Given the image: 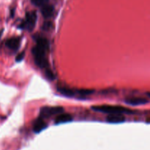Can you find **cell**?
<instances>
[{
	"instance_id": "15",
	"label": "cell",
	"mask_w": 150,
	"mask_h": 150,
	"mask_svg": "<svg viewBox=\"0 0 150 150\" xmlns=\"http://www.w3.org/2000/svg\"><path fill=\"white\" fill-rule=\"evenodd\" d=\"M45 75H46V76L50 80H54L55 79V75H54V74L53 73L52 71L48 69H47L45 70Z\"/></svg>"
},
{
	"instance_id": "11",
	"label": "cell",
	"mask_w": 150,
	"mask_h": 150,
	"mask_svg": "<svg viewBox=\"0 0 150 150\" xmlns=\"http://www.w3.org/2000/svg\"><path fill=\"white\" fill-rule=\"evenodd\" d=\"M37 46H38L39 47H40L41 49H42L43 50H45V51H48L49 49V42H48V40L45 38H42V37H38L37 38Z\"/></svg>"
},
{
	"instance_id": "19",
	"label": "cell",
	"mask_w": 150,
	"mask_h": 150,
	"mask_svg": "<svg viewBox=\"0 0 150 150\" xmlns=\"http://www.w3.org/2000/svg\"><path fill=\"white\" fill-rule=\"evenodd\" d=\"M147 94L148 96H149V98H150V92H147V94Z\"/></svg>"
},
{
	"instance_id": "17",
	"label": "cell",
	"mask_w": 150,
	"mask_h": 150,
	"mask_svg": "<svg viewBox=\"0 0 150 150\" xmlns=\"http://www.w3.org/2000/svg\"><path fill=\"white\" fill-rule=\"evenodd\" d=\"M51 21H47V22H45V23L43 24V26H42V29H50V28H51Z\"/></svg>"
},
{
	"instance_id": "7",
	"label": "cell",
	"mask_w": 150,
	"mask_h": 150,
	"mask_svg": "<svg viewBox=\"0 0 150 150\" xmlns=\"http://www.w3.org/2000/svg\"><path fill=\"white\" fill-rule=\"evenodd\" d=\"M107 122L111 124L122 123L125 121V118L122 114H111L106 118Z\"/></svg>"
},
{
	"instance_id": "2",
	"label": "cell",
	"mask_w": 150,
	"mask_h": 150,
	"mask_svg": "<svg viewBox=\"0 0 150 150\" xmlns=\"http://www.w3.org/2000/svg\"><path fill=\"white\" fill-rule=\"evenodd\" d=\"M32 54L34 55L35 64L38 67L41 69H47L49 67V63L48 59L45 57V51L39 47L38 46H35L32 49Z\"/></svg>"
},
{
	"instance_id": "3",
	"label": "cell",
	"mask_w": 150,
	"mask_h": 150,
	"mask_svg": "<svg viewBox=\"0 0 150 150\" xmlns=\"http://www.w3.org/2000/svg\"><path fill=\"white\" fill-rule=\"evenodd\" d=\"M37 21V13L35 11H30L26 13V18L23 23L21 25V27L26 28L28 30L32 31L35 27Z\"/></svg>"
},
{
	"instance_id": "1",
	"label": "cell",
	"mask_w": 150,
	"mask_h": 150,
	"mask_svg": "<svg viewBox=\"0 0 150 150\" xmlns=\"http://www.w3.org/2000/svg\"><path fill=\"white\" fill-rule=\"evenodd\" d=\"M92 110L95 111L101 112L104 113H108V114H123V113H133L131 110L126 107H122V106L118 105H107V104H103V105H96L92 106Z\"/></svg>"
},
{
	"instance_id": "10",
	"label": "cell",
	"mask_w": 150,
	"mask_h": 150,
	"mask_svg": "<svg viewBox=\"0 0 150 150\" xmlns=\"http://www.w3.org/2000/svg\"><path fill=\"white\" fill-rule=\"evenodd\" d=\"M54 11V6L51 4H46V5L42 7L41 9V13L45 18H49L53 15Z\"/></svg>"
},
{
	"instance_id": "16",
	"label": "cell",
	"mask_w": 150,
	"mask_h": 150,
	"mask_svg": "<svg viewBox=\"0 0 150 150\" xmlns=\"http://www.w3.org/2000/svg\"><path fill=\"white\" fill-rule=\"evenodd\" d=\"M24 56H25V52H24V51H22V52L19 53V54H18L17 56H16V60L17 62L21 61V60H23V58H24Z\"/></svg>"
},
{
	"instance_id": "9",
	"label": "cell",
	"mask_w": 150,
	"mask_h": 150,
	"mask_svg": "<svg viewBox=\"0 0 150 150\" xmlns=\"http://www.w3.org/2000/svg\"><path fill=\"white\" fill-rule=\"evenodd\" d=\"M73 120V117L69 113H60L59 116L56 118L55 123L56 124H62L70 122Z\"/></svg>"
},
{
	"instance_id": "6",
	"label": "cell",
	"mask_w": 150,
	"mask_h": 150,
	"mask_svg": "<svg viewBox=\"0 0 150 150\" xmlns=\"http://www.w3.org/2000/svg\"><path fill=\"white\" fill-rule=\"evenodd\" d=\"M6 46L12 50H17L21 44V38L19 37H14L7 40L5 43Z\"/></svg>"
},
{
	"instance_id": "5",
	"label": "cell",
	"mask_w": 150,
	"mask_h": 150,
	"mask_svg": "<svg viewBox=\"0 0 150 150\" xmlns=\"http://www.w3.org/2000/svg\"><path fill=\"white\" fill-rule=\"evenodd\" d=\"M125 102L131 105H141V104H145L149 102V100L143 97H130L125 99Z\"/></svg>"
},
{
	"instance_id": "8",
	"label": "cell",
	"mask_w": 150,
	"mask_h": 150,
	"mask_svg": "<svg viewBox=\"0 0 150 150\" xmlns=\"http://www.w3.org/2000/svg\"><path fill=\"white\" fill-rule=\"evenodd\" d=\"M46 127H47V124L45 122V121H44L42 118H40V119H37V120L35 121L33 126V129L36 133H38V132L42 131Z\"/></svg>"
},
{
	"instance_id": "4",
	"label": "cell",
	"mask_w": 150,
	"mask_h": 150,
	"mask_svg": "<svg viewBox=\"0 0 150 150\" xmlns=\"http://www.w3.org/2000/svg\"><path fill=\"white\" fill-rule=\"evenodd\" d=\"M64 108L62 107H44L40 110L41 118H48L54 115L62 113Z\"/></svg>"
},
{
	"instance_id": "14",
	"label": "cell",
	"mask_w": 150,
	"mask_h": 150,
	"mask_svg": "<svg viewBox=\"0 0 150 150\" xmlns=\"http://www.w3.org/2000/svg\"><path fill=\"white\" fill-rule=\"evenodd\" d=\"M95 92L94 90H90V89H81L78 90V93L81 95H90V94H92Z\"/></svg>"
},
{
	"instance_id": "12",
	"label": "cell",
	"mask_w": 150,
	"mask_h": 150,
	"mask_svg": "<svg viewBox=\"0 0 150 150\" xmlns=\"http://www.w3.org/2000/svg\"><path fill=\"white\" fill-rule=\"evenodd\" d=\"M58 91H59L60 93H62L64 95L67 96H72L74 95V91H72L71 89L67 88H64V87H62V88H59Z\"/></svg>"
},
{
	"instance_id": "13",
	"label": "cell",
	"mask_w": 150,
	"mask_h": 150,
	"mask_svg": "<svg viewBox=\"0 0 150 150\" xmlns=\"http://www.w3.org/2000/svg\"><path fill=\"white\" fill-rule=\"evenodd\" d=\"M32 4L37 7H43L49 2V0H31Z\"/></svg>"
},
{
	"instance_id": "18",
	"label": "cell",
	"mask_w": 150,
	"mask_h": 150,
	"mask_svg": "<svg viewBox=\"0 0 150 150\" xmlns=\"http://www.w3.org/2000/svg\"><path fill=\"white\" fill-rule=\"evenodd\" d=\"M2 32H3V30H1V31H0V38H1V35H2Z\"/></svg>"
}]
</instances>
